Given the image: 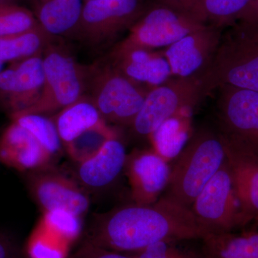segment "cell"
<instances>
[{"instance_id": "cell-1", "label": "cell", "mask_w": 258, "mask_h": 258, "mask_svg": "<svg viewBox=\"0 0 258 258\" xmlns=\"http://www.w3.org/2000/svg\"><path fill=\"white\" fill-rule=\"evenodd\" d=\"M209 235L189 208L163 196L152 205L136 204L102 215L86 241L110 250L133 254L157 242L203 240Z\"/></svg>"}, {"instance_id": "cell-2", "label": "cell", "mask_w": 258, "mask_h": 258, "mask_svg": "<svg viewBox=\"0 0 258 258\" xmlns=\"http://www.w3.org/2000/svg\"><path fill=\"white\" fill-rule=\"evenodd\" d=\"M226 29L211 63L200 77L205 97L222 86L258 92V22L237 21Z\"/></svg>"}, {"instance_id": "cell-3", "label": "cell", "mask_w": 258, "mask_h": 258, "mask_svg": "<svg viewBox=\"0 0 258 258\" xmlns=\"http://www.w3.org/2000/svg\"><path fill=\"white\" fill-rule=\"evenodd\" d=\"M225 161V144L218 131L199 129L178 155L164 196L190 209Z\"/></svg>"}, {"instance_id": "cell-4", "label": "cell", "mask_w": 258, "mask_h": 258, "mask_svg": "<svg viewBox=\"0 0 258 258\" xmlns=\"http://www.w3.org/2000/svg\"><path fill=\"white\" fill-rule=\"evenodd\" d=\"M205 26L187 12L156 0L147 5L143 14L128 29L126 37L112 48L108 55L137 49L154 50L167 47Z\"/></svg>"}, {"instance_id": "cell-5", "label": "cell", "mask_w": 258, "mask_h": 258, "mask_svg": "<svg viewBox=\"0 0 258 258\" xmlns=\"http://www.w3.org/2000/svg\"><path fill=\"white\" fill-rule=\"evenodd\" d=\"M42 56L45 81L40 97L35 104L17 113L44 115L61 111L87 89L92 66H81L69 52L52 43Z\"/></svg>"}, {"instance_id": "cell-6", "label": "cell", "mask_w": 258, "mask_h": 258, "mask_svg": "<svg viewBox=\"0 0 258 258\" xmlns=\"http://www.w3.org/2000/svg\"><path fill=\"white\" fill-rule=\"evenodd\" d=\"M87 88L102 118L118 125H132L148 93L111 63L92 66Z\"/></svg>"}, {"instance_id": "cell-7", "label": "cell", "mask_w": 258, "mask_h": 258, "mask_svg": "<svg viewBox=\"0 0 258 258\" xmlns=\"http://www.w3.org/2000/svg\"><path fill=\"white\" fill-rule=\"evenodd\" d=\"M204 96L200 77L171 78L148 91L132 126L142 138L153 134L166 120L193 108Z\"/></svg>"}, {"instance_id": "cell-8", "label": "cell", "mask_w": 258, "mask_h": 258, "mask_svg": "<svg viewBox=\"0 0 258 258\" xmlns=\"http://www.w3.org/2000/svg\"><path fill=\"white\" fill-rule=\"evenodd\" d=\"M190 210L210 234L231 232L237 225L247 221L236 196L227 159L199 194Z\"/></svg>"}, {"instance_id": "cell-9", "label": "cell", "mask_w": 258, "mask_h": 258, "mask_svg": "<svg viewBox=\"0 0 258 258\" xmlns=\"http://www.w3.org/2000/svg\"><path fill=\"white\" fill-rule=\"evenodd\" d=\"M217 90L219 133L258 156L257 91L230 86Z\"/></svg>"}, {"instance_id": "cell-10", "label": "cell", "mask_w": 258, "mask_h": 258, "mask_svg": "<svg viewBox=\"0 0 258 258\" xmlns=\"http://www.w3.org/2000/svg\"><path fill=\"white\" fill-rule=\"evenodd\" d=\"M147 6L145 0L86 1L74 35L90 45H101L130 28Z\"/></svg>"}, {"instance_id": "cell-11", "label": "cell", "mask_w": 258, "mask_h": 258, "mask_svg": "<svg viewBox=\"0 0 258 258\" xmlns=\"http://www.w3.org/2000/svg\"><path fill=\"white\" fill-rule=\"evenodd\" d=\"M42 55L37 54L13 62L0 73V104L10 116L38 100L45 81Z\"/></svg>"}, {"instance_id": "cell-12", "label": "cell", "mask_w": 258, "mask_h": 258, "mask_svg": "<svg viewBox=\"0 0 258 258\" xmlns=\"http://www.w3.org/2000/svg\"><path fill=\"white\" fill-rule=\"evenodd\" d=\"M224 30L207 25L162 51L173 77H200L211 63Z\"/></svg>"}, {"instance_id": "cell-13", "label": "cell", "mask_w": 258, "mask_h": 258, "mask_svg": "<svg viewBox=\"0 0 258 258\" xmlns=\"http://www.w3.org/2000/svg\"><path fill=\"white\" fill-rule=\"evenodd\" d=\"M30 172L29 189L44 212L60 209L81 217L88 211L89 199L74 181L53 171Z\"/></svg>"}, {"instance_id": "cell-14", "label": "cell", "mask_w": 258, "mask_h": 258, "mask_svg": "<svg viewBox=\"0 0 258 258\" xmlns=\"http://www.w3.org/2000/svg\"><path fill=\"white\" fill-rule=\"evenodd\" d=\"M137 205H152L167 187L171 169L157 152L138 151L127 156L125 167Z\"/></svg>"}, {"instance_id": "cell-15", "label": "cell", "mask_w": 258, "mask_h": 258, "mask_svg": "<svg viewBox=\"0 0 258 258\" xmlns=\"http://www.w3.org/2000/svg\"><path fill=\"white\" fill-rule=\"evenodd\" d=\"M52 156L26 128L11 120L0 136V163L20 172L48 165Z\"/></svg>"}, {"instance_id": "cell-16", "label": "cell", "mask_w": 258, "mask_h": 258, "mask_svg": "<svg viewBox=\"0 0 258 258\" xmlns=\"http://www.w3.org/2000/svg\"><path fill=\"white\" fill-rule=\"evenodd\" d=\"M220 136L242 214L258 218V156Z\"/></svg>"}, {"instance_id": "cell-17", "label": "cell", "mask_w": 258, "mask_h": 258, "mask_svg": "<svg viewBox=\"0 0 258 258\" xmlns=\"http://www.w3.org/2000/svg\"><path fill=\"white\" fill-rule=\"evenodd\" d=\"M111 64L123 76L137 84L159 86L173 77L170 66L161 52L137 49L108 55Z\"/></svg>"}, {"instance_id": "cell-18", "label": "cell", "mask_w": 258, "mask_h": 258, "mask_svg": "<svg viewBox=\"0 0 258 258\" xmlns=\"http://www.w3.org/2000/svg\"><path fill=\"white\" fill-rule=\"evenodd\" d=\"M82 0H30L37 23L51 36L74 35L82 15Z\"/></svg>"}, {"instance_id": "cell-19", "label": "cell", "mask_w": 258, "mask_h": 258, "mask_svg": "<svg viewBox=\"0 0 258 258\" xmlns=\"http://www.w3.org/2000/svg\"><path fill=\"white\" fill-rule=\"evenodd\" d=\"M126 159L123 144L116 137L110 139L96 155L79 164V179L90 187L108 186L124 169Z\"/></svg>"}, {"instance_id": "cell-20", "label": "cell", "mask_w": 258, "mask_h": 258, "mask_svg": "<svg viewBox=\"0 0 258 258\" xmlns=\"http://www.w3.org/2000/svg\"><path fill=\"white\" fill-rule=\"evenodd\" d=\"M52 120L61 142L66 145L103 118L91 97L83 95L74 103L61 110Z\"/></svg>"}, {"instance_id": "cell-21", "label": "cell", "mask_w": 258, "mask_h": 258, "mask_svg": "<svg viewBox=\"0 0 258 258\" xmlns=\"http://www.w3.org/2000/svg\"><path fill=\"white\" fill-rule=\"evenodd\" d=\"M252 0H193L184 10L200 23L223 30L233 25Z\"/></svg>"}, {"instance_id": "cell-22", "label": "cell", "mask_w": 258, "mask_h": 258, "mask_svg": "<svg viewBox=\"0 0 258 258\" xmlns=\"http://www.w3.org/2000/svg\"><path fill=\"white\" fill-rule=\"evenodd\" d=\"M203 241L206 258H258V232L210 234Z\"/></svg>"}, {"instance_id": "cell-23", "label": "cell", "mask_w": 258, "mask_h": 258, "mask_svg": "<svg viewBox=\"0 0 258 258\" xmlns=\"http://www.w3.org/2000/svg\"><path fill=\"white\" fill-rule=\"evenodd\" d=\"M52 37L40 25L20 33L0 37V61L13 63L43 53Z\"/></svg>"}, {"instance_id": "cell-24", "label": "cell", "mask_w": 258, "mask_h": 258, "mask_svg": "<svg viewBox=\"0 0 258 258\" xmlns=\"http://www.w3.org/2000/svg\"><path fill=\"white\" fill-rule=\"evenodd\" d=\"M113 138L114 132L103 119L66 144V149L70 157L81 164L96 155L106 142Z\"/></svg>"}, {"instance_id": "cell-25", "label": "cell", "mask_w": 258, "mask_h": 258, "mask_svg": "<svg viewBox=\"0 0 258 258\" xmlns=\"http://www.w3.org/2000/svg\"><path fill=\"white\" fill-rule=\"evenodd\" d=\"M183 120L184 118L176 115L166 120L151 138L156 152L166 160L177 157L189 138Z\"/></svg>"}, {"instance_id": "cell-26", "label": "cell", "mask_w": 258, "mask_h": 258, "mask_svg": "<svg viewBox=\"0 0 258 258\" xmlns=\"http://www.w3.org/2000/svg\"><path fill=\"white\" fill-rule=\"evenodd\" d=\"M10 117L28 130L52 157L60 152L62 142L53 120L33 113H17Z\"/></svg>"}, {"instance_id": "cell-27", "label": "cell", "mask_w": 258, "mask_h": 258, "mask_svg": "<svg viewBox=\"0 0 258 258\" xmlns=\"http://www.w3.org/2000/svg\"><path fill=\"white\" fill-rule=\"evenodd\" d=\"M40 224L68 244L76 240L82 230L81 216L60 209L44 212Z\"/></svg>"}, {"instance_id": "cell-28", "label": "cell", "mask_w": 258, "mask_h": 258, "mask_svg": "<svg viewBox=\"0 0 258 258\" xmlns=\"http://www.w3.org/2000/svg\"><path fill=\"white\" fill-rule=\"evenodd\" d=\"M37 25L35 15L26 7L0 5V37L20 33Z\"/></svg>"}, {"instance_id": "cell-29", "label": "cell", "mask_w": 258, "mask_h": 258, "mask_svg": "<svg viewBox=\"0 0 258 258\" xmlns=\"http://www.w3.org/2000/svg\"><path fill=\"white\" fill-rule=\"evenodd\" d=\"M68 245L63 241L48 232L40 224L27 244L29 258H66Z\"/></svg>"}, {"instance_id": "cell-30", "label": "cell", "mask_w": 258, "mask_h": 258, "mask_svg": "<svg viewBox=\"0 0 258 258\" xmlns=\"http://www.w3.org/2000/svg\"><path fill=\"white\" fill-rule=\"evenodd\" d=\"M179 242H159L130 254L135 258H206L203 251L198 252L178 245Z\"/></svg>"}, {"instance_id": "cell-31", "label": "cell", "mask_w": 258, "mask_h": 258, "mask_svg": "<svg viewBox=\"0 0 258 258\" xmlns=\"http://www.w3.org/2000/svg\"><path fill=\"white\" fill-rule=\"evenodd\" d=\"M72 258H135L130 254L122 253L98 247L86 242Z\"/></svg>"}, {"instance_id": "cell-32", "label": "cell", "mask_w": 258, "mask_h": 258, "mask_svg": "<svg viewBox=\"0 0 258 258\" xmlns=\"http://www.w3.org/2000/svg\"><path fill=\"white\" fill-rule=\"evenodd\" d=\"M0 258H21L16 241L5 232H0Z\"/></svg>"}, {"instance_id": "cell-33", "label": "cell", "mask_w": 258, "mask_h": 258, "mask_svg": "<svg viewBox=\"0 0 258 258\" xmlns=\"http://www.w3.org/2000/svg\"><path fill=\"white\" fill-rule=\"evenodd\" d=\"M237 21L245 22V23H257L258 0H252L248 8L242 13Z\"/></svg>"}, {"instance_id": "cell-34", "label": "cell", "mask_w": 258, "mask_h": 258, "mask_svg": "<svg viewBox=\"0 0 258 258\" xmlns=\"http://www.w3.org/2000/svg\"><path fill=\"white\" fill-rule=\"evenodd\" d=\"M159 3L184 10L193 0H157Z\"/></svg>"}, {"instance_id": "cell-35", "label": "cell", "mask_w": 258, "mask_h": 258, "mask_svg": "<svg viewBox=\"0 0 258 258\" xmlns=\"http://www.w3.org/2000/svg\"><path fill=\"white\" fill-rule=\"evenodd\" d=\"M29 2L30 0H0V5H14L23 6V3H29Z\"/></svg>"}, {"instance_id": "cell-36", "label": "cell", "mask_w": 258, "mask_h": 258, "mask_svg": "<svg viewBox=\"0 0 258 258\" xmlns=\"http://www.w3.org/2000/svg\"><path fill=\"white\" fill-rule=\"evenodd\" d=\"M3 62H1V61H0V73L2 72V71H3Z\"/></svg>"}, {"instance_id": "cell-37", "label": "cell", "mask_w": 258, "mask_h": 258, "mask_svg": "<svg viewBox=\"0 0 258 258\" xmlns=\"http://www.w3.org/2000/svg\"><path fill=\"white\" fill-rule=\"evenodd\" d=\"M86 1H92V0H85V2Z\"/></svg>"}]
</instances>
